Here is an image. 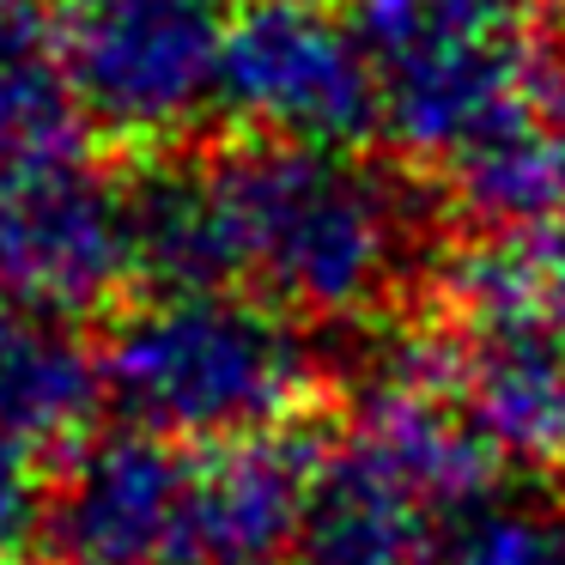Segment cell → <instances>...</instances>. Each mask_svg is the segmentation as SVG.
<instances>
[{
    "label": "cell",
    "instance_id": "277c9868",
    "mask_svg": "<svg viewBox=\"0 0 565 565\" xmlns=\"http://www.w3.org/2000/svg\"><path fill=\"white\" fill-rule=\"evenodd\" d=\"M377 62L383 122L419 159H456L559 62L516 25V0H353Z\"/></svg>",
    "mask_w": 565,
    "mask_h": 565
},
{
    "label": "cell",
    "instance_id": "52a82bcc",
    "mask_svg": "<svg viewBox=\"0 0 565 565\" xmlns=\"http://www.w3.org/2000/svg\"><path fill=\"white\" fill-rule=\"evenodd\" d=\"M189 499V444L110 431L55 480L50 535L67 565H171Z\"/></svg>",
    "mask_w": 565,
    "mask_h": 565
},
{
    "label": "cell",
    "instance_id": "9c48e42d",
    "mask_svg": "<svg viewBox=\"0 0 565 565\" xmlns=\"http://www.w3.org/2000/svg\"><path fill=\"white\" fill-rule=\"evenodd\" d=\"M444 516L450 511L407 468L347 431L317 450L292 565H419Z\"/></svg>",
    "mask_w": 565,
    "mask_h": 565
},
{
    "label": "cell",
    "instance_id": "30bf717a",
    "mask_svg": "<svg viewBox=\"0 0 565 565\" xmlns=\"http://www.w3.org/2000/svg\"><path fill=\"white\" fill-rule=\"evenodd\" d=\"M444 383L504 468H565V341L444 329Z\"/></svg>",
    "mask_w": 565,
    "mask_h": 565
},
{
    "label": "cell",
    "instance_id": "7a4b0ae2",
    "mask_svg": "<svg viewBox=\"0 0 565 565\" xmlns=\"http://www.w3.org/2000/svg\"><path fill=\"white\" fill-rule=\"evenodd\" d=\"M98 377L135 431L237 444L292 426L322 371L286 310L237 286H195L128 305L104 334Z\"/></svg>",
    "mask_w": 565,
    "mask_h": 565
},
{
    "label": "cell",
    "instance_id": "5b68a950",
    "mask_svg": "<svg viewBox=\"0 0 565 565\" xmlns=\"http://www.w3.org/2000/svg\"><path fill=\"white\" fill-rule=\"evenodd\" d=\"M213 104L256 140L353 152L383 122L365 38L329 0H232Z\"/></svg>",
    "mask_w": 565,
    "mask_h": 565
},
{
    "label": "cell",
    "instance_id": "6da1fadb",
    "mask_svg": "<svg viewBox=\"0 0 565 565\" xmlns=\"http://www.w3.org/2000/svg\"><path fill=\"white\" fill-rule=\"evenodd\" d=\"M220 249V280H244L286 317L347 322L395 292L414 244L402 195L353 152L249 147L195 164Z\"/></svg>",
    "mask_w": 565,
    "mask_h": 565
},
{
    "label": "cell",
    "instance_id": "9a60e30c",
    "mask_svg": "<svg viewBox=\"0 0 565 565\" xmlns=\"http://www.w3.org/2000/svg\"><path fill=\"white\" fill-rule=\"evenodd\" d=\"M50 450L0 426V565H13L55 516V480H50Z\"/></svg>",
    "mask_w": 565,
    "mask_h": 565
},
{
    "label": "cell",
    "instance_id": "2e32d148",
    "mask_svg": "<svg viewBox=\"0 0 565 565\" xmlns=\"http://www.w3.org/2000/svg\"><path fill=\"white\" fill-rule=\"evenodd\" d=\"M50 25H62L55 0H0V62H31Z\"/></svg>",
    "mask_w": 565,
    "mask_h": 565
},
{
    "label": "cell",
    "instance_id": "3957f363",
    "mask_svg": "<svg viewBox=\"0 0 565 565\" xmlns=\"http://www.w3.org/2000/svg\"><path fill=\"white\" fill-rule=\"evenodd\" d=\"M86 110L62 67L0 62V298L79 317L122 292L135 201L86 159Z\"/></svg>",
    "mask_w": 565,
    "mask_h": 565
},
{
    "label": "cell",
    "instance_id": "5bb4252c",
    "mask_svg": "<svg viewBox=\"0 0 565 565\" xmlns=\"http://www.w3.org/2000/svg\"><path fill=\"white\" fill-rule=\"evenodd\" d=\"M419 565H565V511L535 492L492 487L444 516Z\"/></svg>",
    "mask_w": 565,
    "mask_h": 565
},
{
    "label": "cell",
    "instance_id": "7c38bea8",
    "mask_svg": "<svg viewBox=\"0 0 565 565\" xmlns=\"http://www.w3.org/2000/svg\"><path fill=\"white\" fill-rule=\"evenodd\" d=\"M450 329L565 341V225L480 232L444 268Z\"/></svg>",
    "mask_w": 565,
    "mask_h": 565
},
{
    "label": "cell",
    "instance_id": "8fae6325",
    "mask_svg": "<svg viewBox=\"0 0 565 565\" xmlns=\"http://www.w3.org/2000/svg\"><path fill=\"white\" fill-rule=\"evenodd\" d=\"M444 183L480 232L565 225V55L516 110L444 159Z\"/></svg>",
    "mask_w": 565,
    "mask_h": 565
},
{
    "label": "cell",
    "instance_id": "4fadbf2b",
    "mask_svg": "<svg viewBox=\"0 0 565 565\" xmlns=\"http://www.w3.org/2000/svg\"><path fill=\"white\" fill-rule=\"evenodd\" d=\"M98 390V359L62 322L0 298V426L55 456L86 431Z\"/></svg>",
    "mask_w": 565,
    "mask_h": 565
},
{
    "label": "cell",
    "instance_id": "ba28073f",
    "mask_svg": "<svg viewBox=\"0 0 565 565\" xmlns=\"http://www.w3.org/2000/svg\"><path fill=\"white\" fill-rule=\"evenodd\" d=\"M322 444L298 431L189 444V499L171 565H292Z\"/></svg>",
    "mask_w": 565,
    "mask_h": 565
},
{
    "label": "cell",
    "instance_id": "e0dca14e",
    "mask_svg": "<svg viewBox=\"0 0 565 565\" xmlns=\"http://www.w3.org/2000/svg\"><path fill=\"white\" fill-rule=\"evenodd\" d=\"M559 38H565V0H559Z\"/></svg>",
    "mask_w": 565,
    "mask_h": 565
},
{
    "label": "cell",
    "instance_id": "8992f818",
    "mask_svg": "<svg viewBox=\"0 0 565 565\" xmlns=\"http://www.w3.org/2000/svg\"><path fill=\"white\" fill-rule=\"evenodd\" d=\"M232 0H67L62 79L86 122L152 147L213 104Z\"/></svg>",
    "mask_w": 565,
    "mask_h": 565
}]
</instances>
